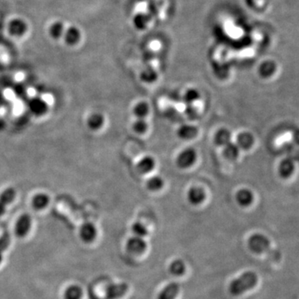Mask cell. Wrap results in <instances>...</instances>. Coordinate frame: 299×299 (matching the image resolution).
<instances>
[{
	"label": "cell",
	"instance_id": "1",
	"mask_svg": "<svg viewBox=\"0 0 299 299\" xmlns=\"http://www.w3.org/2000/svg\"><path fill=\"white\" fill-rule=\"evenodd\" d=\"M249 244L250 249L254 252L265 253L273 260L279 261L281 258L280 253L277 250H274L266 237H264L262 234L253 235L250 239Z\"/></svg>",
	"mask_w": 299,
	"mask_h": 299
},
{
	"label": "cell",
	"instance_id": "2",
	"mask_svg": "<svg viewBox=\"0 0 299 299\" xmlns=\"http://www.w3.org/2000/svg\"><path fill=\"white\" fill-rule=\"evenodd\" d=\"M258 281L257 275L253 272H247L242 275L239 278L233 281L230 286V293L233 295H239L248 291L256 285Z\"/></svg>",
	"mask_w": 299,
	"mask_h": 299
},
{
	"label": "cell",
	"instance_id": "3",
	"mask_svg": "<svg viewBox=\"0 0 299 299\" xmlns=\"http://www.w3.org/2000/svg\"><path fill=\"white\" fill-rule=\"evenodd\" d=\"M197 161V152L195 149L188 147L181 151L176 157V165L179 168L185 170L195 165Z\"/></svg>",
	"mask_w": 299,
	"mask_h": 299
},
{
	"label": "cell",
	"instance_id": "4",
	"mask_svg": "<svg viewBox=\"0 0 299 299\" xmlns=\"http://www.w3.org/2000/svg\"><path fill=\"white\" fill-rule=\"evenodd\" d=\"M28 110L34 116L41 117L48 112L47 102L40 97H33L28 102Z\"/></svg>",
	"mask_w": 299,
	"mask_h": 299
},
{
	"label": "cell",
	"instance_id": "5",
	"mask_svg": "<svg viewBox=\"0 0 299 299\" xmlns=\"http://www.w3.org/2000/svg\"><path fill=\"white\" fill-rule=\"evenodd\" d=\"M16 195V190L13 187H8L0 193V217L5 213L7 206L14 202Z\"/></svg>",
	"mask_w": 299,
	"mask_h": 299
},
{
	"label": "cell",
	"instance_id": "6",
	"mask_svg": "<svg viewBox=\"0 0 299 299\" xmlns=\"http://www.w3.org/2000/svg\"><path fill=\"white\" fill-rule=\"evenodd\" d=\"M32 225V218L28 214H23L19 218L15 226V233L17 236L24 237L30 230Z\"/></svg>",
	"mask_w": 299,
	"mask_h": 299
},
{
	"label": "cell",
	"instance_id": "7",
	"mask_svg": "<svg viewBox=\"0 0 299 299\" xmlns=\"http://www.w3.org/2000/svg\"><path fill=\"white\" fill-rule=\"evenodd\" d=\"M187 198L191 205L199 206L206 201V193L202 187H190L187 192Z\"/></svg>",
	"mask_w": 299,
	"mask_h": 299
},
{
	"label": "cell",
	"instance_id": "8",
	"mask_svg": "<svg viewBox=\"0 0 299 299\" xmlns=\"http://www.w3.org/2000/svg\"><path fill=\"white\" fill-rule=\"evenodd\" d=\"M97 231L95 225L90 222H86L80 227L79 235L81 239L85 243H92L96 239Z\"/></svg>",
	"mask_w": 299,
	"mask_h": 299
},
{
	"label": "cell",
	"instance_id": "9",
	"mask_svg": "<svg viewBox=\"0 0 299 299\" xmlns=\"http://www.w3.org/2000/svg\"><path fill=\"white\" fill-rule=\"evenodd\" d=\"M176 133H177L178 138L181 140H191L197 137L199 130L194 125L185 124V125L180 126Z\"/></svg>",
	"mask_w": 299,
	"mask_h": 299
},
{
	"label": "cell",
	"instance_id": "10",
	"mask_svg": "<svg viewBox=\"0 0 299 299\" xmlns=\"http://www.w3.org/2000/svg\"><path fill=\"white\" fill-rule=\"evenodd\" d=\"M128 291V285L126 283L112 284L107 288L106 297L107 299H117L123 297Z\"/></svg>",
	"mask_w": 299,
	"mask_h": 299
},
{
	"label": "cell",
	"instance_id": "11",
	"mask_svg": "<svg viewBox=\"0 0 299 299\" xmlns=\"http://www.w3.org/2000/svg\"><path fill=\"white\" fill-rule=\"evenodd\" d=\"M254 142H255L254 137L250 132H240L237 136L235 144L239 146L240 150L248 151V150L252 148L254 145Z\"/></svg>",
	"mask_w": 299,
	"mask_h": 299
},
{
	"label": "cell",
	"instance_id": "12",
	"mask_svg": "<svg viewBox=\"0 0 299 299\" xmlns=\"http://www.w3.org/2000/svg\"><path fill=\"white\" fill-rule=\"evenodd\" d=\"M295 170V163L290 158H285L280 161L277 171L280 177L283 179L289 178Z\"/></svg>",
	"mask_w": 299,
	"mask_h": 299
},
{
	"label": "cell",
	"instance_id": "13",
	"mask_svg": "<svg viewBox=\"0 0 299 299\" xmlns=\"http://www.w3.org/2000/svg\"><path fill=\"white\" fill-rule=\"evenodd\" d=\"M235 200L239 206H241L242 207H247L253 202L254 195L252 190H250V189L242 188L237 191Z\"/></svg>",
	"mask_w": 299,
	"mask_h": 299
},
{
	"label": "cell",
	"instance_id": "14",
	"mask_svg": "<svg viewBox=\"0 0 299 299\" xmlns=\"http://www.w3.org/2000/svg\"><path fill=\"white\" fill-rule=\"evenodd\" d=\"M156 167V161L151 156H146L138 161L137 170L141 175L151 173Z\"/></svg>",
	"mask_w": 299,
	"mask_h": 299
},
{
	"label": "cell",
	"instance_id": "15",
	"mask_svg": "<svg viewBox=\"0 0 299 299\" xmlns=\"http://www.w3.org/2000/svg\"><path fill=\"white\" fill-rule=\"evenodd\" d=\"M105 117L102 113H94L88 116L87 126L91 131L97 132L104 126Z\"/></svg>",
	"mask_w": 299,
	"mask_h": 299
},
{
	"label": "cell",
	"instance_id": "16",
	"mask_svg": "<svg viewBox=\"0 0 299 299\" xmlns=\"http://www.w3.org/2000/svg\"><path fill=\"white\" fill-rule=\"evenodd\" d=\"M49 203V195L44 192L36 194L32 198V201H31L32 207L36 210H43V209H46Z\"/></svg>",
	"mask_w": 299,
	"mask_h": 299
},
{
	"label": "cell",
	"instance_id": "17",
	"mask_svg": "<svg viewBox=\"0 0 299 299\" xmlns=\"http://www.w3.org/2000/svg\"><path fill=\"white\" fill-rule=\"evenodd\" d=\"M231 139H232V134L230 131L226 128H221L219 131H217L214 135V142L217 146L224 147L226 145H228L229 143L231 142Z\"/></svg>",
	"mask_w": 299,
	"mask_h": 299
},
{
	"label": "cell",
	"instance_id": "18",
	"mask_svg": "<svg viewBox=\"0 0 299 299\" xmlns=\"http://www.w3.org/2000/svg\"><path fill=\"white\" fill-rule=\"evenodd\" d=\"M239 152L240 149L239 146H237L235 143L230 142L228 145L224 146L223 149V156L225 157V159L233 161L238 159L239 157Z\"/></svg>",
	"mask_w": 299,
	"mask_h": 299
},
{
	"label": "cell",
	"instance_id": "19",
	"mask_svg": "<svg viewBox=\"0 0 299 299\" xmlns=\"http://www.w3.org/2000/svg\"><path fill=\"white\" fill-rule=\"evenodd\" d=\"M127 249L130 252L134 253H140L146 249V244L140 237H134L127 242Z\"/></svg>",
	"mask_w": 299,
	"mask_h": 299
},
{
	"label": "cell",
	"instance_id": "20",
	"mask_svg": "<svg viewBox=\"0 0 299 299\" xmlns=\"http://www.w3.org/2000/svg\"><path fill=\"white\" fill-rule=\"evenodd\" d=\"M180 291L178 283H170L161 293L158 299H175Z\"/></svg>",
	"mask_w": 299,
	"mask_h": 299
},
{
	"label": "cell",
	"instance_id": "21",
	"mask_svg": "<svg viewBox=\"0 0 299 299\" xmlns=\"http://www.w3.org/2000/svg\"><path fill=\"white\" fill-rule=\"evenodd\" d=\"M164 184V180L159 176H151V178L146 181V188L152 192H157L163 189Z\"/></svg>",
	"mask_w": 299,
	"mask_h": 299
},
{
	"label": "cell",
	"instance_id": "22",
	"mask_svg": "<svg viewBox=\"0 0 299 299\" xmlns=\"http://www.w3.org/2000/svg\"><path fill=\"white\" fill-rule=\"evenodd\" d=\"M133 113L138 119H146L150 113V107L146 102H138L133 108Z\"/></svg>",
	"mask_w": 299,
	"mask_h": 299
},
{
	"label": "cell",
	"instance_id": "23",
	"mask_svg": "<svg viewBox=\"0 0 299 299\" xmlns=\"http://www.w3.org/2000/svg\"><path fill=\"white\" fill-rule=\"evenodd\" d=\"M201 98V92L196 88H189L184 92L183 100L187 105H193Z\"/></svg>",
	"mask_w": 299,
	"mask_h": 299
},
{
	"label": "cell",
	"instance_id": "24",
	"mask_svg": "<svg viewBox=\"0 0 299 299\" xmlns=\"http://www.w3.org/2000/svg\"><path fill=\"white\" fill-rule=\"evenodd\" d=\"M83 295V289L79 286L71 285L64 293V299H82Z\"/></svg>",
	"mask_w": 299,
	"mask_h": 299
},
{
	"label": "cell",
	"instance_id": "25",
	"mask_svg": "<svg viewBox=\"0 0 299 299\" xmlns=\"http://www.w3.org/2000/svg\"><path fill=\"white\" fill-rule=\"evenodd\" d=\"M11 241V236L8 230H5L0 236V264L3 259V253L5 250H8V246Z\"/></svg>",
	"mask_w": 299,
	"mask_h": 299
},
{
	"label": "cell",
	"instance_id": "26",
	"mask_svg": "<svg viewBox=\"0 0 299 299\" xmlns=\"http://www.w3.org/2000/svg\"><path fill=\"white\" fill-rule=\"evenodd\" d=\"M275 64L273 63H265L260 67L259 69V74L261 77H264V78H269L271 77L275 73Z\"/></svg>",
	"mask_w": 299,
	"mask_h": 299
},
{
	"label": "cell",
	"instance_id": "27",
	"mask_svg": "<svg viewBox=\"0 0 299 299\" xmlns=\"http://www.w3.org/2000/svg\"><path fill=\"white\" fill-rule=\"evenodd\" d=\"M148 122L146 119H138L132 125V129L138 134H145L148 131Z\"/></svg>",
	"mask_w": 299,
	"mask_h": 299
},
{
	"label": "cell",
	"instance_id": "28",
	"mask_svg": "<svg viewBox=\"0 0 299 299\" xmlns=\"http://www.w3.org/2000/svg\"><path fill=\"white\" fill-rule=\"evenodd\" d=\"M140 79L144 83H154L157 79V72L154 71L153 69L146 70V71H142V73L140 74Z\"/></svg>",
	"mask_w": 299,
	"mask_h": 299
},
{
	"label": "cell",
	"instance_id": "29",
	"mask_svg": "<svg viewBox=\"0 0 299 299\" xmlns=\"http://www.w3.org/2000/svg\"><path fill=\"white\" fill-rule=\"evenodd\" d=\"M132 232L138 237L146 236L148 233V230L146 228L145 225L140 222L135 223L134 225H132Z\"/></svg>",
	"mask_w": 299,
	"mask_h": 299
},
{
	"label": "cell",
	"instance_id": "30",
	"mask_svg": "<svg viewBox=\"0 0 299 299\" xmlns=\"http://www.w3.org/2000/svg\"><path fill=\"white\" fill-rule=\"evenodd\" d=\"M170 273L175 275H181L184 271V265L183 262L181 260L174 261L172 264H170Z\"/></svg>",
	"mask_w": 299,
	"mask_h": 299
}]
</instances>
